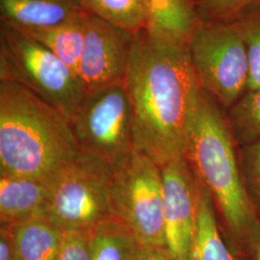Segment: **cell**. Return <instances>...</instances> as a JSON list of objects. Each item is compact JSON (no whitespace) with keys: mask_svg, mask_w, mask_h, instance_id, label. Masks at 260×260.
<instances>
[{"mask_svg":"<svg viewBox=\"0 0 260 260\" xmlns=\"http://www.w3.org/2000/svg\"><path fill=\"white\" fill-rule=\"evenodd\" d=\"M188 50L202 89L229 112L247 93L250 65L236 23L200 22Z\"/></svg>","mask_w":260,"mask_h":260,"instance_id":"cell-7","label":"cell"},{"mask_svg":"<svg viewBox=\"0 0 260 260\" xmlns=\"http://www.w3.org/2000/svg\"><path fill=\"white\" fill-rule=\"evenodd\" d=\"M192 260H244L231 250L224 240L213 201L202 184Z\"/></svg>","mask_w":260,"mask_h":260,"instance_id":"cell-16","label":"cell"},{"mask_svg":"<svg viewBox=\"0 0 260 260\" xmlns=\"http://www.w3.org/2000/svg\"><path fill=\"white\" fill-rule=\"evenodd\" d=\"M71 125L80 152L113 169L134 150L133 116L124 80L86 93Z\"/></svg>","mask_w":260,"mask_h":260,"instance_id":"cell-8","label":"cell"},{"mask_svg":"<svg viewBox=\"0 0 260 260\" xmlns=\"http://www.w3.org/2000/svg\"><path fill=\"white\" fill-rule=\"evenodd\" d=\"M81 11L77 0H0V22L19 30L44 29Z\"/></svg>","mask_w":260,"mask_h":260,"instance_id":"cell-13","label":"cell"},{"mask_svg":"<svg viewBox=\"0 0 260 260\" xmlns=\"http://www.w3.org/2000/svg\"><path fill=\"white\" fill-rule=\"evenodd\" d=\"M166 249L172 260H192L201 184L186 158L161 167Z\"/></svg>","mask_w":260,"mask_h":260,"instance_id":"cell-9","label":"cell"},{"mask_svg":"<svg viewBox=\"0 0 260 260\" xmlns=\"http://www.w3.org/2000/svg\"><path fill=\"white\" fill-rule=\"evenodd\" d=\"M124 83L134 150L160 167L185 158L188 126L203 91L187 46L162 42L140 30Z\"/></svg>","mask_w":260,"mask_h":260,"instance_id":"cell-1","label":"cell"},{"mask_svg":"<svg viewBox=\"0 0 260 260\" xmlns=\"http://www.w3.org/2000/svg\"><path fill=\"white\" fill-rule=\"evenodd\" d=\"M253 260H260V238L258 245H257V247H256V251H255V253H254Z\"/></svg>","mask_w":260,"mask_h":260,"instance_id":"cell-26","label":"cell"},{"mask_svg":"<svg viewBox=\"0 0 260 260\" xmlns=\"http://www.w3.org/2000/svg\"><path fill=\"white\" fill-rule=\"evenodd\" d=\"M91 260H137L140 244L129 230L113 217L90 230Z\"/></svg>","mask_w":260,"mask_h":260,"instance_id":"cell-17","label":"cell"},{"mask_svg":"<svg viewBox=\"0 0 260 260\" xmlns=\"http://www.w3.org/2000/svg\"><path fill=\"white\" fill-rule=\"evenodd\" d=\"M110 216L140 245L166 248L163 177L153 160L133 150L114 168Z\"/></svg>","mask_w":260,"mask_h":260,"instance_id":"cell-6","label":"cell"},{"mask_svg":"<svg viewBox=\"0 0 260 260\" xmlns=\"http://www.w3.org/2000/svg\"><path fill=\"white\" fill-rule=\"evenodd\" d=\"M226 113L238 146L260 139V88L247 92Z\"/></svg>","mask_w":260,"mask_h":260,"instance_id":"cell-19","label":"cell"},{"mask_svg":"<svg viewBox=\"0 0 260 260\" xmlns=\"http://www.w3.org/2000/svg\"><path fill=\"white\" fill-rule=\"evenodd\" d=\"M50 177L0 176V223L16 224L42 217L52 184Z\"/></svg>","mask_w":260,"mask_h":260,"instance_id":"cell-11","label":"cell"},{"mask_svg":"<svg viewBox=\"0 0 260 260\" xmlns=\"http://www.w3.org/2000/svg\"><path fill=\"white\" fill-rule=\"evenodd\" d=\"M113 177L109 163L80 152L53 175L42 217L64 232L92 230L111 217Z\"/></svg>","mask_w":260,"mask_h":260,"instance_id":"cell-5","label":"cell"},{"mask_svg":"<svg viewBox=\"0 0 260 260\" xmlns=\"http://www.w3.org/2000/svg\"><path fill=\"white\" fill-rule=\"evenodd\" d=\"M238 147L228 113L203 90L188 126L186 160L213 201L231 250L253 260L260 220L243 182Z\"/></svg>","mask_w":260,"mask_h":260,"instance_id":"cell-2","label":"cell"},{"mask_svg":"<svg viewBox=\"0 0 260 260\" xmlns=\"http://www.w3.org/2000/svg\"><path fill=\"white\" fill-rule=\"evenodd\" d=\"M79 153L61 112L26 87L0 81V176L50 177Z\"/></svg>","mask_w":260,"mask_h":260,"instance_id":"cell-3","label":"cell"},{"mask_svg":"<svg viewBox=\"0 0 260 260\" xmlns=\"http://www.w3.org/2000/svg\"><path fill=\"white\" fill-rule=\"evenodd\" d=\"M26 87L70 121L86 95L78 75L25 33L0 22V81Z\"/></svg>","mask_w":260,"mask_h":260,"instance_id":"cell-4","label":"cell"},{"mask_svg":"<svg viewBox=\"0 0 260 260\" xmlns=\"http://www.w3.org/2000/svg\"><path fill=\"white\" fill-rule=\"evenodd\" d=\"M88 17L89 14L86 11H81L54 26L20 31L47 47L77 75L83 52Z\"/></svg>","mask_w":260,"mask_h":260,"instance_id":"cell-15","label":"cell"},{"mask_svg":"<svg viewBox=\"0 0 260 260\" xmlns=\"http://www.w3.org/2000/svg\"><path fill=\"white\" fill-rule=\"evenodd\" d=\"M135 34L89 14L77 71L86 93L124 80Z\"/></svg>","mask_w":260,"mask_h":260,"instance_id":"cell-10","label":"cell"},{"mask_svg":"<svg viewBox=\"0 0 260 260\" xmlns=\"http://www.w3.org/2000/svg\"><path fill=\"white\" fill-rule=\"evenodd\" d=\"M0 260H15L13 229L10 224L0 225Z\"/></svg>","mask_w":260,"mask_h":260,"instance_id":"cell-24","label":"cell"},{"mask_svg":"<svg viewBox=\"0 0 260 260\" xmlns=\"http://www.w3.org/2000/svg\"><path fill=\"white\" fill-rule=\"evenodd\" d=\"M56 260H91L90 231L65 232Z\"/></svg>","mask_w":260,"mask_h":260,"instance_id":"cell-23","label":"cell"},{"mask_svg":"<svg viewBox=\"0 0 260 260\" xmlns=\"http://www.w3.org/2000/svg\"><path fill=\"white\" fill-rule=\"evenodd\" d=\"M238 156L247 195L260 220V139L239 146Z\"/></svg>","mask_w":260,"mask_h":260,"instance_id":"cell-22","label":"cell"},{"mask_svg":"<svg viewBox=\"0 0 260 260\" xmlns=\"http://www.w3.org/2000/svg\"><path fill=\"white\" fill-rule=\"evenodd\" d=\"M137 260H172L167 249L157 246L140 245Z\"/></svg>","mask_w":260,"mask_h":260,"instance_id":"cell-25","label":"cell"},{"mask_svg":"<svg viewBox=\"0 0 260 260\" xmlns=\"http://www.w3.org/2000/svg\"><path fill=\"white\" fill-rule=\"evenodd\" d=\"M200 22H233L260 8V0H194Z\"/></svg>","mask_w":260,"mask_h":260,"instance_id":"cell-20","label":"cell"},{"mask_svg":"<svg viewBox=\"0 0 260 260\" xmlns=\"http://www.w3.org/2000/svg\"><path fill=\"white\" fill-rule=\"evenodd\" d=\"M88 14L137 33L145 29L147 14L144 0H77Z\"/></svg>","mask_w":260,"mask_h":260,"instance_id":"cell-18","label":"cell"},{"mask_svg":"<svg viewBox=\"0 0 260 260\" xmlns=\"http://www.w3.org/2000/svg\"><path fill=\"white\" fill-rule=\"evenodd\" d=\"M15 260H56L65 232L43 217L12 225Z\"/></svg>","mask_w":260,"mask_h":260,"instance_id":"cell-14","label":"cell"},{"mask_svg":"<svg viewBox=\"0 0 260 260\" xmlns=\"http://www.w3.org/2000/svg\"><path fill=\"white\" fill-rule=\"evenodd\" d=\"M145 30L156 40L188 46L199 19L194 0H144Z\"/></svg>","mask_w":260,"mask_h":260,"instance_id":"cell-12","label":"cell"},{"mask_svg":"<svg viewBox=\"0 0 260 260\" xmlns=\"http://www.w3.org/2000/svg\"><path fill=\"white\" fill-rule=\"evenodd\" d=\"M247 49L250 75L247 92L260 88V8L234 21Z\"/></svg>","mask_w":260,"mask_h":260,"instance_id":"cell-21","label":"cell"}]
</instances>
